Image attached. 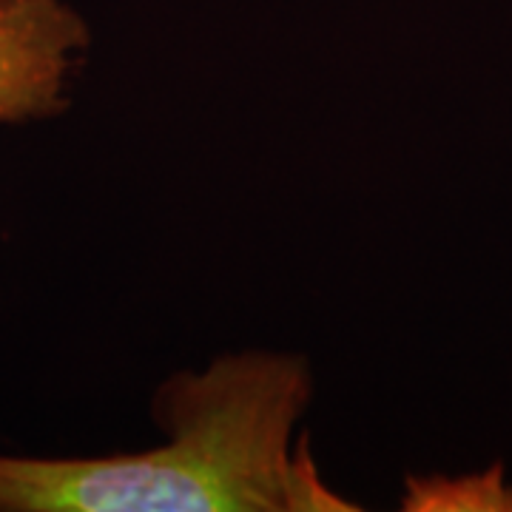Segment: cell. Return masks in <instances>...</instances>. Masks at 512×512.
<instances>
[{
    "label": "cell",
    "mask_w": 512,
    "mask_h": 512,
    "mask_svg": "<svg viewBox=\"0 0 512 512\" xmlns=\"http://www.w3.org/2000/svg\"><path fill=\"white\" fill-rule=\"evenodd\" d=\"M313 402L302 353L237 350L177 370L151 399L163 441L137 453H0V512H350L299 433Z\"/></svg>",
    "instance_id": "1"
},
{
    "label": "cell",
    "mask_w": 512,
    "mask_h": 512,
    "mask_svg": "<svg viewBox=\"0 0 512 512\" xmlns=\"http://www.w3.org/2000/svg\"><path fill=\"white\" fill-rule=\"evenodd\" d=\"M92 32L66 0H0V126L69 109Z\"/></svg>",
    "instance_id": "2"
},
{
    "label": "cell",
    "mask_w": 512,
    "mask_h": 512,
    "mask_svg": "<svg viewBox=\"0 0 512 512\" xmlns=\"http://www.w3.org/2000/svg\"><path fill=\"white\" fill-rule=\"evenodd\" d=\"M407 507L413 510H512V487L504 467L458 478H410Z\"/></svg>",
    "instance_id": "3"
}]
</instances>
